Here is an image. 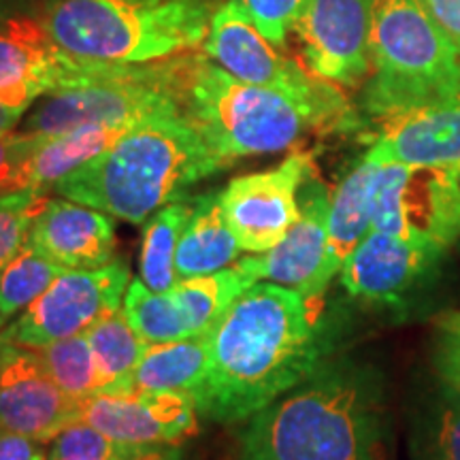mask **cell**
<instances>
[{
	"instance_id": "cell-1",
	"label": "cell",
	"mask_w": 460,
	"mask_h": 460,
	"mask_svg": "<svg viewBox=\"0 0 460 460\" xmlns=\"http://www.w3.org/2000/svg\"><path fill=\"white\" fill-rule=\"evenodd\" d=\"M209 373L197 411L220 424L245 422L322 365L324 345L292 288L256 281L209 332Z\"/></svg>"
},
{
	"instance_id": "cell-2",
	"label": "cell",
	"mask_w": 460,
	"mask_h": 460,
	"mask_svg": "<svg viewBox=\"0 0 460 460\" xmlns=\"http://www.w3.org/2000/svg\"><path fill=\"white\" fill-rule=\"evenodd\" d=\"M382 377L356 362H322L247 420L239 460H376Z\"/></svg>"
},
{
	"instance_id": "cell-3",
	"label": "cell",
	"mask_w": 460,
	"mask_h": 460,
	"mask_svg": "<svg viewBox=\"0 0 460 460\" xmlns=\"http://www.w3.org/2000/svg\"><path fill=\"white\" fill-rule=\"evenodd\" d=\"M226 169L180 107L149 115L111 147L68 172L54 186L62 199L132 224L172 200L194 183Z\"/></svg>"
},
{
	"instance_id": "cell-4",
	"label": "cell",
	"mask_w": 460,
	"mask_h": 460,
	"mask_svg": "<svg viewBox=\"0 0 460 460\" xmlns=\"http://www.w3.org/2000/svg\"><path fill=\"white\" fill-rule=\"evenodd\" d=\"M172 90L181 113L224 166L284 152L307 130L332 126L281 92L241 82L205 54L172 58Z\"/></svg>"
},
{
	"instance_id": "cell-5",
	"label": "cell",
	"mask_w": 460,
	"mask_h": 460,
	"mask_svg": "<svg viewBox=\"0 0 460 460\" xmlns=\"http://www.w3.org/2000/svg\"><path fill=\"white\" fill-rule=\"evenodd\" d=\"M217 0H43L41 24L73 56L146 65L197 49Z\"/></svg>"
},
{
	"instance_id": "cell-6",
	"label": "cell",
	"mask_w": 460,
	"mask_h": 460,
	"mask_svg": "<svg viewBox=\"0 0 460 460\" xmlns=\"http://www.w3.org/2000/svg\"><path fill=\"white\" fill-rule=\"evenodd\" d=\"M362 111L390 119L460 94V54L424 0H377Z\"/></svg>"
},
{
	"instance_id": "cell-7",
	"label": "cell",
	"mask_w": 460,
	"mask_h": 460,
	"mask_svg": "<svg viewBox=\"0 0 460 460\" xmlns=\"http://www.w3.org/2000/svg\"><path fill=\"white\" fill-rule=\"evenodd\" d=\"M200 48L241 82L281 92L320 111L332 126L349 122V107L341 92L281 54L279 48L262 37L239 0H226L216 9Z\"/></svg>"
},
{
	"instance_id": "cell-8",
	"label": "cell",
	"mask_w": 460,
	"mask_h": 460,
	"mask_svg": "<svg viewBox=\"0 0 460 460\" xmlns=\"http://www.w3.org/2000/svg\"><path fill=\"white\" fill-rule=\"evenodd\" d=\"M141 66L68 54L41 20L17 15L0 31V105L24 115L43 96L135 77Z\"/></svg>"
},
{
	"instance_id": "cell-9",
	"label": "cell",
	"mask_w": 460,
	"mask_h": 460,
	"mask_svg": "<svg viewBox=\"0 0 460 460\" xmlns=\"http://www.w3.org/2000/svg\"><path fill=\"white\" fill-rule=\"evenodd\" d=\"M371 228L447 252L460 239V180L433 166L382 164Z\"/></svg>"
},
{
	"instance_id": "cell-10",
	"label": "cell",
	"mask_w": 460,
	"mask_h": 460,
	"mask_svg": "<svg viewBox=\"0 0 460 460\" xmlns=\"http://www.w3.org/2000/svg\"><path fill=\"white\" fill-rule=\"evenodd\" d=\"M180 107L172 90V60L146 62L135 77L62 90L34 102L24 132L60 135L84 124H139Z\"/></svg>"
},
{
	"instance_id": "cell-11",
	"label": "cell",
	"mask_w": 460,
	"mask_h": 460,
	"mask_svg": "<svg viewBox=\"0 0 460 460\" xmlns=\"http://www.w3.org/2000/svg\"><path fill=\"white\" fill-rule=\"evenodd\" d=\"M128 286L130 273L122 261L90 271L68 269L0 337L22 348H41L82 335L102 315L122 307Z\"/></svg>"
},
{
	"instance_id": "cell-12",
	"label": "cell",
	"mask_w": 460,
	"mask_h": 460,
	"mask_svg": "<svg viewBox=\"0 0 460 460\" xmlns=\"http://www.w3.org/2000/svg\"><path fill=\"white\" fill-rule=\"evenodd\" d=\"M312 171V156L296 152L275 169L226 183L220 203L241 250L262 254L286 237L301 217L298 190Z\"/></svg>"
},
{
	"instance_id": "cell-13",
	"label": "cell",
	"mask_w": 460,
	"mask_h": 460,
	"mask_svg": "<svg viewBox=\"0 0 460 460\" xmlns=\"http://www.w3.org/2000/svg\"><path fill=\"white\" fill-rule=\"evenodd\" d=\"M376 7L377 0H307L295 32L309 71L348 88L365 82Z\"/></svg>"
},
{
	"instance_id": "cell-14",
	"label": "cell",
	"mask_w": 460,
	"mask_h": 460,
	"mask_svg": "<svg viewBox=\"0 0 460 460\" xmlns=\"http://www.w3.org/2000/svg\"><path fill=\"white\" fill-rule=\"evenodd\" d=\"M197 402L186 393L118 390L79 401V422L132 447L177 446L199 430Z\"/></svg>"
},
{
	"instance_id": "cell-15",
	"label": "cell",
	"mask_w": 460,
	"mask_h": 460,
	"mask_svg": "<svg viewBox=\"0 0 460 460\" xmlns=\"http://www.w3.org/2000/svg\"><path fill=\"white\" fill-rule=\"evenodd\" d=\"M73 422L79 401L60 390L32 348L9 343L0 365V430L49 444Z\"/></svg>"
},
{
	"instance_id": "cell-16",
	"label": "cell",
	"mask_w": 460,
	"mask_h": 460,
	"mask_svg": "<svg viewBox=\"0 0 460 460\" xmlns=\"http://www.w3.org/2000/svg\"><path fill=\"white\" fill-rule=\"evenodd\" d=\"M298 194L301 217L288 230L286 237L271 250L239 261L237 267L254 281H273L292 288L305 298H315L318 275L329 243L331 194L315 177V171L309 172Z\"/></svg>"
},
{
	"instance_id": "cell-17",
	"label": "cell",
	"mask_w": 460,
	"mask_h": 460,
	"mask_svg": "<svg viewBox=\"0 0 460 460\" xmlns=\"http://www.w3.org/2000/svg\"><path fill=\"white\" fill-rule=\"evenodd\" d=\"M446 252L369 230L341 267L348 295L367 303L399 305L433 278Z\"/></svg>"
},
{
	"instance_id": "cell-18",
	"label": "cell",
	"mask_w": 460,
	"mask_h": 460,
	"mask_svg": "<svg viewBox=\"0 0 460 460\" xmlns=\"http://www.w3.org/2000/svg\"><path fill=\"white\" fill-rule=\"evenodd\" d=\"M367 156L382 164L446 169L460 180V94L386 119Z\"/></svg>"
},
{
	"instance_id": "cell-19",
	"label": "cell",
	"mask_w": 460,
	"mask_h": 460,
	"mask_svg": "<svg viewBox=\"0 0 460 460\" xmlns=\"http://www.w3.org/2000/svg\"><path fill=\"white\" fill-rule=\"evenodd\" d=\"M28 245L73 271L113 262L115 226L109 214L68 199H48L34 217Z\"/></svg>"
},
{
	"instance_id": "cell-20",
	"label": "cell",
	"mask_w": 460,
	"mask_h": 460,
	"mask_svg": "<svg viewBox=\"0 0 460 460\" xmlns=\"http://www.w3.org/2000/svg\"><path fill=\"white\" fill-rule=\"evenodd\" d=\"M379 169H382V163L365 154L360 163L352 166V171L343 177L332 192L329 243H326L324 264H322V271L318 275V296L324 295L335 273L341 271L349 254L371 230L373 194H376Z\"/></svg>"
},
{
	"instance_id": "cell-21",
	"label": "cell",
	"mask_w": 460,
	"mask_h": 460,
	"mask_svg": "<svg viewBox=\"0 0 460 460\" xmlns=\"http://www.w3.org/2000/svg\"><path fill=\"white\" fill-rule=\"evenodd\" d=\"M137 126V124H135ZM132 124H84L60 135L45 137L41 146L34 149L17 180V190H39L48 192L68 172L90 163L99 154L111 147L124 137Z\"/></svg>"
},
{
	"instance_id": "cell-22",
	"label": "cell",
	"mask_w": 460,
	"mask_h": 460,
	"mask_svg": "<svg viewBox=\"0 0 460 460\" xmlns=\"http://www.w3.org/2000/svg\"><path fill=\"white\" fill-rule=\"evenodd\" d=\"M256 281L234 264L233 269L200 278L180 279L164 292L180 339L207 335L216 329L228 307Z\"/></svg>"
},
{
	"instance_id": "cell-23",
	"label": "cell",
	"mask_w": 460,
	"mask_h": 460,
	"mask_svg": "<svg viewBox=\"0 0 460 460\" xmlns=\"http://www.w3.org/2000/svg\"><path fill=\"white\" fill-rule=\"evenodd\" d=\"M241 247L224 216L220 192L197 197L175 254L177 281L211 275L237 261Z\"/></svg>"
},
{
	"instance_id": "cell-24",
	"label": "cell",
	"mask_w": 460,
	"mask_h": 460,
	"mask_svg": "<svg viewBox=\"0 0 460 460\" xmlns=\"http://www.w3.org/2000/svg\"><path fill=\"white\" fill-rule=\"evenodd\" d=\"M211 335L147 345L130 388L152 393H186L194 399L209 373Z\"/></svg>"
},
{
	"instance_id": "cell-25",
	"label": "cell",
	"mask_w": 460,
	"mask_h": 460,
	"mask_svg": "<svg viewBox=\"0 0 460 460\" xmlns=\"http://www.w3.org/2000/svg\"><path fill=\"white\" fill-rule=\"evenodd\" d=\"M101 373V393L128 390L147 343L130 324L124 307L113 309L85 331Z\"/></svg>"
},
{
	"instance_id": "cell-26",
	"label": "cell",
	"mask_w": 460,
	"mask_h": 460,
	"mask_svg": "<svg viewBox=\"0 0 460 460\" xmlns=\"http://www.w3.org/2000/svg\"><path fill=\"white\" fill-rule=\"evenodd\" d=\"M197 197H181L158 209L143 226L139 271L152 292H169L177 284L175 254Z\"/></svg>"
},
{
	"instance_id": "cell-27",
	"label": "cell",
	"mask_w": 460,
	"mask_h": 460,
	"mask_svg": "<svg viewBox=\"0 0 460 460\" xmlns=\"http://www.w3.org/2000/svg\"><path fill=\"white\" fill-rule=\"evenodd\" d=\"M410 454L411 460H460V393L446 382L416 413Z\"/></svg>"
},
{
	"instance_id": "cell-28",
	"label": "cell",
	"mask_w": 460,
	"mask_h": 460,
	"mask_svg": "<svg viewBox=\"0 0 460 460\" xmlns=\"http://www.w3.org/2000/svg\"><path fill=\"white\" fill-rule=\"evenodd\" d=\"M68 269L39 254L32 245H24L0 271V315L4 324L37 301L56 278Z\"/></svg>"
},
{
	"instance_id": "cell-29",
	"label": "cell",
	"mask_w": 460,
	"mask_h": 460,
	"mask_svg": "<svg viewBox=\"0 0 460 460\" xmlns=\"http://www.w3.org/2000/svg\"><path fill=\"white\" fill-rule=\"evenodd\" d=\"M32 349L39 354L49 377L73 399H90L102 390L99 367H96L85 332L58 339V341Z\"/></svg>"
},
{
	"instance_id": "cell-30",
	"label": "cell",
	"mask_w": 460,
	"mask_h": 460,
	"mask_svg": "<svg viewBox=\"0 0 460 460\" xmlns=\"http://www.w3.org/2000/svg\"><path fill=\"white\" fill-rule=\"evenodd\" d=\"M146 447L111 439L85 422H73L51 439L48 460H132Z\"/></svg>"
},
{
	"instance_id": "cell-31",
	"label": "cell",
	"mask_w": 460,
	"mask_h": 460,
	"mask_svg": "<svg viewBox=\"0 0 460 460\" xmlns=\"http://www.w3.org/2000/svg\"><path fill=\"white\" fill-rule=\"evenodd\" d=\"M48 203L39 190H15L0 194V271L28 243L34 217Z\"/></svg>"
},
{
	"instance_id": "cell-32",
	"label": "cell",
	"mask_w": 460,
	"mask_h": 460,
	"mask_svg": "<svg viewBox=\"0 0 460 460\" xmlns=\"http://www.w3.org/2000/svg\"><path fill=\"white\" fill-rule=\"evenodd\" d=\"M264 39L284 48L307 0H239Z\"/></svg>"
},
{
	"instance_id": "cell-33",
	"label": "cell",
	"mask_w": 460,
	"mask_h": 460,
	"mask_svg": "<svg viewBox=\"0 0 460 460\" xmlns=\"http://www.w3.org/2000/svg\"><path fill=\"white\" fill-rule=\"evenodd\" d=\"M43 139L45 135L24 130L0 132V194L15 192L22 169Z\"/></svg>"
},
{
	"instance_id": "cell-34",
	"label": "cell",
	"mask_w": 460,
	"mask_h": 460,
	"mask_svg": "<svg viewBox=\"0 0 460 460\" xmlns=\"http://www.w3.org/2000/svg\"><path fill=\"white\" fill-rule=\"evenodd\" d=\"M439 332L435 343V369L441 382L460 393V314L441 320Z\"/></svg>"
},
{
	"instance_id": "cell-35",
	"label": "cell",
	"mask_w": 460,
	"mask_h": 460,
	"mask_svg": "<svg viewBox=\"0 0 460 460\" xmlns=\"http://www.w3.org/2000/svg\"><path fill=\"white\" fill-rule=\"evenodd\" d=\"M45 444L31 437L0 430V460H48Z\"/></svg>"
},
{
	"instance_id": "cell-36",
	"label": "cell",
	"mask_w": 460,
	"mask_h": 460,
	"mask_svg": "<svg viewBox=\"0 0 460 460\" xmlns=\"http://www.w3.org/2000/svg\"><path fill=\"white\" fill-rule=\"evenodd\" d=\"M424 4L460 54V0H424Z\"/></svg>"
},
{
	"instance_id": "cell-37",
	"label": "cell",
	"mask_w": 460,
	"mask_h": 460,
	"mask_svg": "<svg viewBox=\"0 0 460 460\" xmlns=\"http://www.w3.org/2000/svg\"><path fill=\"white\" fill-rule=\"evenodd\" d=\"M132 460H183L181 452L175 446H158V447H146L137 454Z\"/></svg>"
},
{
	"instance_id": "cell-38",
	"label": "cell",
	"mask_w": 460,
	"mask_h": 460,
	"mask_svg": "<svg viewBox=\"0 0 460 460\" xmlns=\"http://www.w3.org/2000/svg\"><path fill=\"white\" fill-rule=\"evenodd\" d=\"M22 113L11 111V109L0 105V132H7V130H15V126L20 124Z\"/></svg>"
},
{
	"instance_id": "cell-39",
	"label": "cell",
	"mask_w": 460,
	"mask_h": 460,
	"mask_svg": "<svg viewBox=\"0 0 460 460\" xmlns=\"http://www.w3.org/2000/svg\"><path fill=\"white\" fill-rule=\"evenodd\" d=\"M13 17H17V15H13V13H9V11H4L3 7H0V31H3L4 26L9 24L11 20H13Z\"/></svg>"
},
{
	"instance_id": "cell-40",
	"label": "cell",
	"mask_w": 460,
	"mask_h": 460,
	"mask_svg": "<svg viewBox=\"0 0 460 460\" xmlns=\"http://www.w3.org/2000/svg\"><path fill=\"white\" fill-rule=\"evenodd\" d=\"M7 341H3V337H0V365H3V358H4V352H7Z\"/></svg>"
},
{
	"instance_id": "cell-41",
	"label": "cell",
	"mask_w": 460,
	"mask_h": 460,
	"mask_svg": "<svg viewBox=\"0 0 460 460\" xmlns=\"http://www.w3.org/2000/svg\"><path fill=\"white\" fill-rule=\"evenodd\" d=\"M3 326H4V320H3V315H0V331H3Z\"/></svg>"
}]
</instances>
